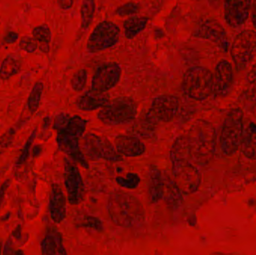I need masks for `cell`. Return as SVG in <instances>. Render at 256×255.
Here are the masks:
<instances>
[{
  "label": "cell",
  "instance_id": "cell-3",
  "mask_svg": "<svg viewBox=\"0 0 256 255\" xmlns=\"http://www.w3.org/2000/svg\"><path fill=\"white\" fill-rule=\"evenodd\" d=\"M86 123L78 115L70 117L66 127L57 131L56 137L60 151L85 169H88V163L81 150L80 140L86 128Z\"/></svg>",
  "mask_w": 256,
  "mask_h": 255
},
{
  "label": "cell",
  "instance_id": "cell-42",
  "mask_svg": "<svg viewBox=\"0 0 256 255\" xmlns=\"http://www.w3.org/2000/svg\"><path fill=\"white\" fill-rule=\"evenodd\" d=\"M208 1L209 4L212 7L218 9L220 7H224L228 0H208Z\"/></svg>",
  "mask_w": 256,
  "mask_h": 255
},
{
  "label": "cell",
  "instance_id": "cell-29",
  "mask_svg": "<svg viewBox=\"0 0 256 255\" xmlns=\"http://www.w3.org/2000/svg\"><path fill=\"white\" fill-rule=\"evenodd\" d=\"M96 11L94 0H82L81 5V27L84 29L88 28L94 17Z\"/></svg>",
  "mask_w": 256,
  "mask_h": 255
},
{
  "label": "cell",
  "instance_id": "cell-2",
  "mask_svg": "<svg viewBox=\"0 0 256 255\" xmlns=\"http://www.w3.org/2000/svg\"><path fill=\"white\" fill-rule=\"evenodd\" d=\"M110 217L114 224L123 228H134L142 224L144 210L141 202L132 195L114 193L110 196L108 205Z\"/></svg>",
  "mask_w": 256,
  "mask_h": 255
},
{
  "label": "cell",
  "instance_id": "cell-15",
  "mask_svg": "<svg viewBox=\"0 0 256 255\" xmlns=\"http://www.w3.org/2000/svg\"><path fill=\"white\" fill-rule=\"evenodd\" d=\"M252 0H228L224 6L225 19L232 27L244 23L250 11Z\"/></svg>",
  "mask_w": 256,
  "mask_h": 255
},
{
  "label": "cell",
  "instance_id": "cell-23",
  "mask_svg": "<svg viewBox=\"0 0 256 255\" xmlns=\"http://www.w3.org/2000/svg\"><path fill=\"white\" fill-rule=\"evenodd\" d=\"M164 185V175L156 167L150 168L149 173L148 197L152 203H156L162 199Z\"/></svg>",
  "mask_w": 256,
  "mask_h": 255
},
{
  "label": "cell",
  "instance_id": "cell-1",
  "mask_svg": "<svg viewBox=\"0 0 256 255\" xmlns=\"http://www.w3.org/2000/svg\"><path fill=\"white\" fill-rule=\"evenodd\" d=\"M191 161L200 166L210 163L216 147L214 127L206 120H196L186 135Z\"/></svg>",
  "mask_w": 256,
  "mask_h": 255
},
{
  "label": "cell",
  "instance_id": "cell-12",
  "mask_svg": "<svg viewBox=\"0 0 256 255\" xmlns=\"http://www.w3.org/2000/svg\"><path fill=\"white\" fill-rule=\"evenodd\" d=\"M122 69L117 63L110 62L98 69L93 76L92 88L96 91L106 92L120 82Z\"/></svg>",
  "mask_w": 256,
  "mask_h": 255
},
{
  "label": "cell",
  "instance_id": "cell-36",
  "mask_svg": "<svg viewBox=\"0 0 256 255\" xmlns=\"http://www.w3.org/2000/svg\"><path fill=\"white\" fill-rule=\"evenodd\" d=\"M19 46L22 50L32 53V52H34L37 49L38 46V43L37 40L34 37L26 36V37H24L21 39L20 41Z\"/></svg>",
  "mask_w": 256,
  "mask_h": 255
},
{
  "label": "cell",
  "instance_id": "cell-43",
  "mask_svg": "<svg viewBox=\"0 0 256 255\" xmlns=\"http://www.w3.org/2000/svg\"><path fill=\"white\" fill-rule=\"evenodd\" d=\"M58 4L63 10H68L73 6L74 0H58Z\"/></svg>",
  "mask_w": 256,
  "mask_h": 255
},
{
  "label": "cell",
  "instance_id": "cell-40",
  "mask_svg": "<svg viewBox=\"0 0 256 255\" xmlns=\"http://www.w3.org/2000/svg\"><path fill=\"white\" fill-rule=\"evenodd\" d=\"M10 185V180L8 179L3 182L0 187V207H1L3 201H4V196H6V192H7L8 189L9 188Z\"/></svg>",
  "mask_w": 256,
  "mask_h": 255
},
{
  "label": "cell",
  "instance_id": "cell-5",
  "mask_svg": "<svg viewBox=\"0 0 256 255\" xmlns=\"http://www.w3.org/2000/svg\"><path fill=\"white\" fill-rule=\"evenodd\" d=\"M137 115V106L132 99L120 97L108 102L100 109L98 117L104 124L118 125L134 121Z\"/></svg>",
  "mask_w": 256,
  "mask_h": 255
},
{
  "label": "cell",
  "instance_id": "cell-34",
  "mask_svg": "<svg viewBox=\"0 0 256 255\" xmlns=\"http://www.w3.org/2000/svg\"><path fill=\"white\" fill-rule=\"evenodd\" d=\"M87 81V71L85 69H80L74 74L72 79V86L74 91H81L85 88Z\"/></svg>",
  "mask_w": 256,
  "mask_h": 255
},
{
  "label": "cell",
  "instance_id": "cell-48",
  "mask_svg": "<svg viewBox=\"0 0 256 255\" xmlns=\"http://www.w3.org/2000/svg\"><path fill=\"white\" fill-rule=\"evenodd\" d=\"M14 254L16 255H24L25 253H24V252L22 251V250H18V251L14 252Z\"/></svg>",
  "mask_w": 256,
  "mask_h": 255
},
{
  "label": "cell",
  "instance_id": "cell-4",
  "mask_svg": "<svg viewBox=\"0 0 256 255\" xmlns=\"http://www.w3.org/2000/svg\"><path fill=\"white\" fill-rule=\"evenodd\" d=\"M213 86L214 75L206 67H192L184 75L182 88L194 100H206L213 93Z\"/></svg>",
  "mask_w": 256,
  "mask_h": 255
},
{
  "label": "cell",
  "instance_id": "cell-21",
  "mask_svg": "<svg viewBox=\"0 0 256 255\" xmlns=\"http://www.w3.org/2000/svg\"><path fill=\"white\" fill-rule=\"evenodd\" d=\"M240 150L246 158L256 160V124L250 122L244 127Z\"/></svg>",
  "mask_w": 256,
  "mask_h": 255
},
{
  "label": "cell",
  "instance_id": "cell-38",
  "mask_svg": "<svg viewBox=\"0 0 256 255\" xmlns=\"http://www.w3.org/2000/svg\"><path fill=\"white\" fill-rule=\"evenodd\" d=\"M81 227L90 228L97 231L103 230L102 222L99 219L93 217H86L82 219V222L80 223Z\"/></svg>",
  "mask_w": 256,
  "mask_h": 255
},
{
  "label": "cell",
  "instance_id": "cell-45",
  "mask_svg": "<svg viewBox=\"0 0 256 255\" xmlns=\"http://www.w3.org/2000/svg\"><path fill=\"white\" fill-rule=\"evenodd\" d=\"M252 7H251V15H252V22L254 27L256 28V0H252Z\"/></svg>",
  "mask_w": 256,
  "mask_h": 255
},
{
  "label": "cell",
  "instance_id": "cell-35",
  "mask_svg": "<svg viewBox=\"0 0 256 255\" xmlns=\"http://www.w3.org/2000/svg\"><path fill=\"white\" fill-rule=\"evenodd\" d=\"M140 10V5L135 2H128L120 6L116 10V13L120 16H130L136 14Z\"/></svg>",
  "mask_w": 256,
  "mask_h": 255
},
{
  "label": "cell",
  "instance_id": "cell-14",
  "mask_svg": "<svg viewBox=\"0 0 256 255\" xmlns=\"http://www.w3.org/2000/svg\"><path fill=\"white\" fill-rule=\"evenodd\" d=\"M196 36L214 42L224 51L228 50V40L226 30L215 19H208L204 20L198 27Z\"/></svg>",
  "mask_w": 256,
  "mask_h": 255
},
{
  "label": "cell",
  "instance_id": "cell-22",
  "mask_svg": "<svg viewBox=\"0 0 256 255\" xmlns=\"http://www.w3.org/2000/svg\"><path fill=\"white\" fill-rule=\"evenodd\" d=\"M164 193L162 200L170 208H176L180 206L183 201L182 193L174 183V180L167 175H164Z\"/></svg>",
  "mask_w": 256,
  "mask_h": 255
},
{
  "label": "cell",
  "instance_id": "cell-41",
  "mask_svg": "<svg viewBox=\"0 0 256 255\" xmlns=\"http://www.w3.org/2000/svg\"><path fill=\"white\" fill-rule=\"evenodd\" d=\"M18 39V33L14 32V31H10L6 34L4 37V40L6 43H14Z\"/></svg>",
  "mask_w": 256,
  "mask_h": 255
},
{
  "label": "cell",
  "instance_id": "cell-46",
  "mask_svg": "<svg viewBox=\"0 0 256 255\" xmlns=\"http://www.w3.org/2000/svg\"><path fill=\"white\" fill-rule=\"evenodd\" d=\"M21 231H22L21 226H20V225H18V226H16V229H15L13 231V232H12V236H13L15 239H20L21 235H22V232H21Z\"/></svg>",
  "mask_w": 256,
  "mask_h": 255
},
{
  "label": "cell",
  "instance_id": "cell-27",
  "mask_svg": "<svg viewBox=\"0 0 256 255\" xmlns=\"http://www.w3.org/2000/svg\"><path fill=\"white\" fill-rule=\"evenodd\" d=\"M21 62L18 57L10 55L4 58L0 67V78L3 80L8 79L20 71Z\"/></svg>",
  "mask_w": 256,
  "mask_h": 255
},
{
  "label": "cell",
  "instance_id": "cell-26",
  "mask_svg": "<svg viewBox=\"0 0 256 255\" xmlns=\"http://www.w3.org/2000/svg\"><path fill=\"white\" fill-rule=\"evenodd\" d=\"M148 22V18L134 16L126 19L124 23V34L128 39L134 38L144 29Z\"/></svg>",
  "mask_w": 256,
  "mask_h": 255
},
{
  "label": "cell",
  "instance_id": "cell-37",
  "mask_svg": "<svg viewBox=\"0 0 256 255\" xmlns=\"http://www.w3.org/2000/svg\"><path fill=\"white\" fill-rule=\"evenodd\" d=\"M16 130L13 127L8 129L1 136H0V147L2 148H8L13 143L16 135Z\"/></svg>",
  "mask_w": 256,
  "mask_h": 255
},
{
  "label": "cell",
  "instance_id": "cell-47",
  "mask_svg": "<svg viewBox=\"0 0 256 255\" xmlns=\"http://www.w3.org/2000/svg\"><path fill=\"white\" fill-rule=\"evenodd\" d=\"M42 147L38 145H36V146L32 148V157H34H34H38V156L42 154Z\"/></svg>",
  "mask_w": 256,
  "mask_h": 255
},
{
  "label": "cell",
  "instance_id": "cell-16",
  "mask_svg": "<svg viewBox=\"0 0 256 255\" xmlns=\"http://www.w3.org/2000/svg\"><path fill=\"white\" fill-rule=\"evenodd\" d=\"M233 82L232 67L225 60L220 61L214 75L213 93L216 96H224L228 92Z\"/></svg>",
  "mask_w": 256,
  "mask_h": 255
},
{
  "label": "cell",
  "instance_id": "cell-30",
  "mask_svg": "<svg viewBox=\"0 0 256 255\" xmlns=\"http://www.w3.org/2000/svg\"><path fill=\"white\" fill-rule=\"evenodd\" d=\"M44 85L42 82H38L34 84L28 98V107L32 115L36 113L40 106V99L43 93Z\"/></svg>",
  "mask_w": 256,
  "mask_h": 255
},
{
  "label": "cell",
  "instance_id": "cell-6",
  "mask_svg": "<svg viewBox=\"0 0 256 255\" xmlns=\"http://www.w3.org/2000/svg\"><path fill=\"white\" fill-rule=\"evenodd\" d=\"M244 130V114L240 109H232L227 114L220 135V147L226 155H233L240 148Z\"/></svg>",
  "mask_w": 256,
  "mask_h": 255
},
{
  "label": "cell",
  "instance_id": "cell-25",
  "mask_svg": "<svg viewBox=\"0 0 256 255\" xmlns=\"http://www.w3.org/2000/svg\"><path fill=\"white\" fill-rule=\"evenodd\" d=\"M170 159L172 163L191 162L190 152L186 135L179 136L176 139L170 151Z\"/></svg>",
  "mask_w": 256,
  "mask_h": 255
},
{
  "label": "cell",
  "instance_id": "cell-17",
  "mask_svg": "<svg viewBox=\"0 0 256 255\" xmlns=\"http://www.w3.org/2000/svg\"><path fill=\"white\" fill-rule=\"evenodd\" d=\"M49 207L52 221L56 224L62 223L66 217V198L58 184L52 185Z\"/></svg>",
  "mask_w": 256,
  "mask_h": 255
},
{
  "label": "cell",
  "instance_id": "cell-9",
  "mask_svg": "<svg viewBox=\"0 0 256 255\" xmlns=\"http://www.w3.org/2000/svg\"><path fill=\"white\" fill-rule=\"evenodd\" d=\"M173 180L183 195L196 193L201 185V174L190 161L172 163Z\"/></svg>",
  "mask_w": 256,
  "mask_h": 255
},
{
  "label": "cell",
  "instance_id": "cell-49",
  "mask_svg": "<svg viewBox=\"0 0 256 255\" xmlns=\"http://www.w3.org/2000/svg\"><path fill=\"white\" fill-rule=\"evenodd\" d=\"M1 249H2V245H1V243H0V254H2Z\"/></svg>",
  "mask_w": 256,
  "mask_h": 255
},
{
  "label": "cell",
  "instance_id": "cell-39",
  "mask_svg": "<svg viewBox=\"0 0 256 255\" xmlns=\"http://www.w3.org/2000/svg\"><path fill=\"white\" fill-rule=\"evenodd\" d=\"M70 116L67 113H60L56 115L54 122V130L58 131L66 127L70 120Z\"/></svg>",
  "mask_w": 256,
  "mask_h": 255
},
{
  "label": "cell",
  "instance_id": "cell-31",
  "mask_svg": "<svg viewBox=\"0 0 256 255\" xmlns=\"http://www.w3.org/2000/svg\"><path fill=\"white\" fill-rule=\"evenodd\" d=\"M246 96L250 101L256 103V64L252 67L246 78Z\"/></svg>",
  "mask_w": 256,
  "mask_h": 255
},
{
  "label": "cell",
  "instance_id": "cell-11",
  "mask_svg": "<svg viewBox=\"0 0 256 255\" xmlns=\"http://www.w3.org/2000/svg\"><path fill=\"white\" fill-rule=\"evenodd\" d=\"M64 179L69 203L79 205L84 200L85 193L84 181L78 166L68 159L64 160Z\"/></svg>",
  "mask_w": 256,
  "mask_h": 255
},
{
  "label": "cell",
  "instance_id": "cell-18",
  "mask_svg": "<svg viewBox=\"0 0 256 255\" xmlns=\"http://www.w3.org/2000/svg\"><path fill=\"white\" fill-rule=\"evenodd\" d=\"M115 147L122 156L136 157L142 155L146 151L144 144L135 136L120 135L115 139Z\"/></svg>",
  "mask_w": 256,
  "mask_h": 255
},
{
  "label": "cell",
  "instance_id": "cell-19",
  "mask_svg": "<svg viewBox=\"0 0 256 255\" xmlns=\"http://www.w3.org/2000/svg\"><path fill=\"white\" fill-rule=\"evenodd\" d=\"M109 101V95L106 92H102L92 88L78 99L76 106L81 110L88 112L102 109Z\"/></svg>",
  "mask_w": 256,
  "mask_h": 255
},
{
  "label": "cell",
  "instance_id": "cell-33",
  "mask_svg": "<svg viewBox=\"0 0 256 255\" xmlns=\"http://www.w3.org/2000/svg\"><path fill=\"white\" fill-rule=\"evenodd\" d=\"M36 135H37V128L34 129L32 132L31 134L27 139L25 145H24V148H22V152H21L20 155L18 160H16V166H22L28 160V156L30 154V150H31L32 147L33 142H34V139H36Z\"/></svg>",
  "mask_w": 256,
  "mask_h": 255
},
{
  "label": "cell",
  "instance_id": "cell-10",
  "mask_svg": "<svg viewBox=\"0 0 256 255\" xmlns=\"http://www.w3.org/2000/svg\"><path fill=\"white\" fill-rule=\"evenodd\" d=\"M120 36L118 25L110 21H103L90 34L87 49L90 52H97L112 47L118 43Z\"/></svg>",
  "mask_w": 256,
  "mask_h": 255
},
{
  "label": "cell",
  "instance_id": "cell-7",
  "mask_svg": "<svg viewBox=\"0 0 256 255\" xmlns=\"http://www.w3.org/2000/svg\"><path fill=\"white\" fill-rule=\"evenodd\" d=\"M80 148L86 160H104L110 162L122 160V156L108 139L94 133H88L84 136Z\"/></svg>",
  "mask_w": 256,
  "mask_h": 255
},
{
  "label": "cell",
  "instance_id": "cell-8",
  "mask_svg": "<svg viewBox=\"0 0 256 255\" xmlns=\"http://www.w3.org/2000/svg\"><path fill=\"white\" fill-rule=\"evenodd\" d=\"M231 54L238 70L246 68L256 54V31L248 29L238 34L232 46Z\"/></svg>",
  "mask_w": 256,
  "mask_h": 255
},
{
  "label": "cell",
  "instance_id": "cell-28",
  "mask_svg": "<svg viewBox=\"0 0 256 255\" xmlns=\"http://www.w3.org/2000/svg\"><path fill=\"white\" fill-rule=\"evenodd\" d=\"M33 37L40 43V50L44 52L49 51V43L51 40V32L46 25L36 27L32 31Z\"/></svg>",
  "mask_w": 256,
  "mask_h": 255
},
{
  "label": "cell",
  "instance_id": "cell-24",
  "mask_svg": "<svg viewBox=\"0 0 256 255\" xmlns=\"http://www.w3.org/2000/svg\"><path fill=\"white\" fill-rule=\"evenodd\" d=\"M158 123L148 111L137 118L132 127L134 133L141 137H150L154 133Z\"/></svg>",
  "mask_w": 256,
  "mask_h": 255
},
{
  "label": "cell",
  "instance_id": "cell-32",
  "mask_svg": "<svg viewBox=\"0 0 256 255\" xmlns=\"http://www.w3.org/2000/svg\"><path fill=\"white\" fill-rule=\"evenodd\" d=\"M116 182L122 188L134 190L138 187L140 182V178L135 173H128L126 176L118 177Z\"/></svg>",
  "mask_w": 256,
  "mask_h": 255
},
{
  "label": "cell",
  "instance_id": "cell-13",
  "mask_svg": "<svg viewBox=\"0 0 256 255\" xmlns=\"http://www.w3.org/2000/svg\"><path fill=\"white\" fill-rule=\"evenodd\" d=\"M179 101L172 95H160L154 99L148 112L158 122H168L178 110Z\"/></svg>",
  "mask_w": 256,
  "mask_h": 255
},
{
  "label": "cell",
  "instance_id": "cell-50",
  "mask_svg": "<svg viewBox=\"0 0 256 255\" xmlns=\"http://www.w3.org/2000/svg\"></svg>",
  "mask_w": 256,
  "mask_h": 255
},
{
  "label": "cell",
  "instance_id": "cell-44",
  "mask_svg": "<svg viewBox=\"0 0 256 255\" xmlns=\"http://www.w3.org/2000/svg\"><path fill=\"white\" fill-rule=\"evenodd\" d=\"M14 248L13 244H12V241L10 239L8 240L7 242L6 243V245L4 247V250H3L2 254L4 255H12L14 254Z\"/></svg>",
  "mask_w": 256,
  "mask_h": 255
},
{
  "label": "cell",
  "instance_id": "cell-20",
  "mask_svg": "<svg viewBox=\"0 0 256 255\" xmlns=\"http://www.w3.org/2000/svg\"><path fill=\"white\" fill-rule=\"evenodd\" d=\"M40 248L43 255H67L63 246L62 236L55 228L48 229L40 244Z\"/></svg>",
  "mask_w": 256,
  "mask_h": 255
}]
</instances>
